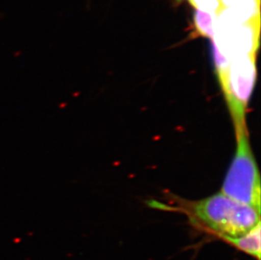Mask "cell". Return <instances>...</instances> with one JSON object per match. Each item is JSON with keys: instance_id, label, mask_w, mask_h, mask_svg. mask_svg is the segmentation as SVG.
<instances>
[{"instance_id": "cell-1", "label": "cell", "mask_w": 261, "mask_h": 260, "mask_svg": "<svg viewBox=\"0 0 261 260\" xmlns=\"http://www.w3.org/2000/svg\"><path fill=\"white\" fill-rule=\"evenodd\" d=\"M193 223L226 240L244 235L260 223V211L222 193L197 201L179 203Z\"/></svg>"}, {"instance_id": "cell-2", "label": "cell", "mask_w": 261, "mask_h": 260, "mask_svg": "<svg viewBox=\"0 0 261 260\" xmlns=\"http://www.w3.org/2000/svg\"><path fill=\"white\" fill-rule=\"evenodd\" d=\"M237 150L221 193L260 211V177L249 144L248 129L235 131Z\"/></svg>"}, {"instance_id": "cell-3", "label": "cell", "mask_w": 261, "mask_h": 260, "mask_svg": "<svg viewBox=\"0 0 261 260\" xmlns=\"http://www.w3.org/2000/svg\"><path fill=\"white\" fill-rule=\"evenodd\" d=\"M256 55L237 57L218 76L233 119L235 131L247 128L246 110L256 78Z\"/></svg>"}, {"instance_id": "cell-4", "label": "cell", "mask_w": 261, "mask_h": 260, "mask_svg": "<svg viewBox=\"0 0 261 260\" xmlns=\"http://www.w3.org/2000/svg\"><path fill=\"white\" fill-rule=\"evenodd\" d=\"M259 31L260 20L241 25L215 27L212 47L228 63L237 57L256 55Z\"/></svg>"}, {"instance_id": "cell-5", "label": "cell", "mask_w": 261, "mask_h": 260, "mask_svg": "<svg viewBox=\"0 0 261 260\" xmlns=\"http://www.w3.org/2000/svg\"><path fill=\"white\" fill-rule=\"evenodd\" d=\"M260 223L244 235L235 238H228L226 242L238 248L239 250L260 260L261 238Z\"/></svg>"}, {"instance_id": "cell-6", "label": "cell", "mask_w": 261, "mask_h": 260, "mask_svg": "<svg viewBox=\"0 0 261 260\" xmlns=\"http://www.w3.org/2000/svg\"><path fill=\"white\" fill-rule=\"evenodd\" d=\"M217 14L204 12L202 10H195L193 12L192 30L193 36L208 37L213 39L215 36V27L217 21Z\"/></svg>"}, {"instance_id": "cell-7", "label": "cell", "mask_w": 261, "mask_h": 260, "mask_svg": "<svg viewBox=\"0 0 261 260\" xmlns=\"http://www.w3.org/2000/svg\"><path fill=\"white\" fill-rule=\"evenodd\" d=\"M193 7L204 12H211L217 14L222 10V3L220 0H187Z\"/></svg>"}]
</instances>
